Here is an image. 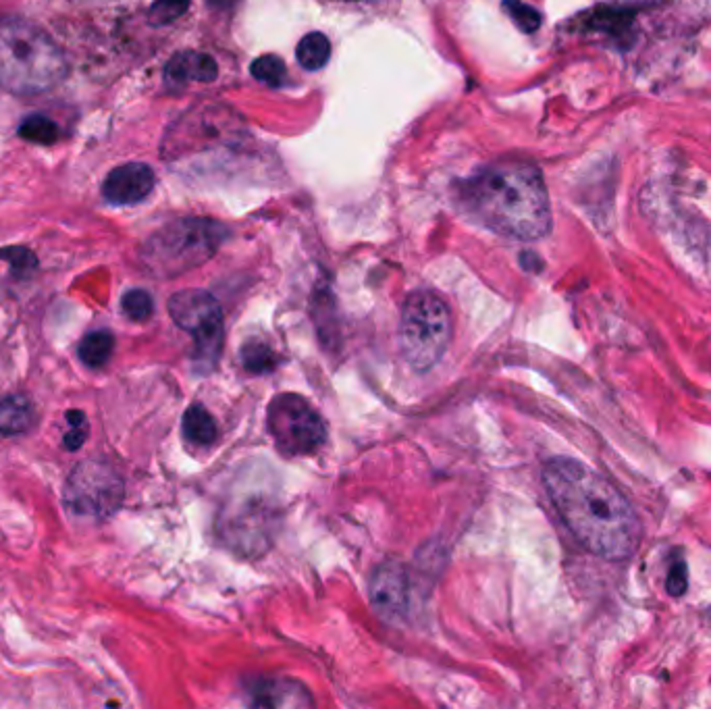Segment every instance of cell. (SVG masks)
Wrapping results in <instances>:
<instances>
[{"label":"cell","instance_id":"obj_3","mask_svg":"<svg viewBox=\"0 0 711 709\" xmlns=\"http://www.w3.org/2000/svg\"><path fill=\"white\" fill-rule=\"evenodd\" d=\"M67 73L61 46L38 25L0 17V90L34 96L55 88Z\"/></svg>","mask_w":711,"mask_h":709},{"label":"cell","instance_id":"obj_8","mask_svg":"<svg viewBox=\"0 0 711 709\" xmlns=\"http://www.w3.org/2000/svg\"><path fill=\"white\" fill-rule=\"evenodd\" d=\"M121 497L123 485L115 470L96 460L77 464L65 485V504L79 516L107 518L117 512Z\"/></svg>","mask_w":711,"mask_h":709},{"label":"cell","instance_id":"obj_23","mask_svg":"<svg viewBox=\"0 0 711 709\" xmlns=\"http://www.w3.org/2000/svg\"><path fill=\"white\" fill-rule=\"evenodd\" d=\"M0 260H5L11 265L15 277H25V275H32V271H36L38 267V258L32 250L28 248H5V250H0Z\"/></svg>","mask_w":711,"mask_h":709},{"label":"cell","instance_id":"obj_25","mask_svg":"<svg viewBox=\"0 0 711 709\" xmlns=\"http://www.w3.org/2000/svg\"><path fill=\"white\" fill-rule=\"evenodd\" d=\"M689 587V570H687V562L684 560H676L670 570H668V579H666V589L670 595L678 597Z\"/></svg>","mask_w":711,"mask_h":709},{"label":"cell","instance_id":"obj_4","mask_svg":"<svg viewBox=\"0 0 711 709\" xmlns=\"http://www.w3.org/2000/svg\"><path fill=\"white\" fill-rule=\"evenodd\" d=\"M225 240V227L210 219H177L158 229L140 250L144 269L171 279L188 273L213 256Z\"/></svg>","mask_w":711,"mask_h":709},{"label":"cell","instance_id":"obj_14","mask_svg":"<svg viewBox=\"0 0 711 709\" xmlns=\"http://www.w3.org/2000/svg\"><path fill=\"white\" fill-rule=\"evenodd\" d=\"M183 435H186L190 443L196 445L215 443L219 437L217 420L204 406L194 404L186 410V414H183Z\"/></svg>","mask_w":711,"mask_h":709},{"label":"cell","instance_id":"obj_16","mask_svg":"<svg viewBox=\"0 0 711 709\" xmlns=\"http://www.w3.org/2000/svg\"><path fill=\"white\" fill-rule=\"evenodd\" d=\"M115 350V337L109 331H94L88 333L82 344H79V358L90 369H100L107 364Z\"/></svg>","mask_w":711,"mask_h":709},{"label":"cell","instance_id":"obj_19","mask_svg":"<svg viewBox=\"0 0 711 709\" xmlns=\"http://www.w3.org/2000/svg\"><path fill=\"white\" fill-rule=\"evenodd\" d=\"M252 75L256 77L258 82L262 84H267V86H273V88H279L287 82V71H285V63L275 57V55H265V57H258L252 67H250Z\"/></svg>","mask_w":711,"mask_h":709},{"label":"cell","instance_id":"obj_11","mask_svg":"<svg viewBox=\"0 0 711 709\" xmlns=\"http://www.w3.org/2000/svg\"><path fill=\"white\" fill-rule=\"evenodd\" d=\"M371 593L375 606L387 616L402 614L408 606V576L398 562H387L373 574Z\"/></svg>","mask_w":711,"mask_h":709},{"label":"cell","instance_id":"obj_20","mask_svg":"<svg viewBox=\"0 0 711 709\" xmlns=\"http://www.w3.org/2000/svg\"><path fill=\"white\" fill-rule=\"evenodd\" d=\"M502 9L518 25V30L526 34H533L541 28V13L535 7L522 3V0H504Z\"/></svg>","mask_w":711,"mask_h":709},{"label":"cell","instance_id":"obj_13","mask_svg":"<svg viewBox=\"0 0 711 709\" xmlns=\"http://www.w3.org/2000/svg\"><path fill=\"white\" fill-rule=\"evenodd\" d=\"M34 425V406L23 396H9L0 402V433L13 437L28 433Z\"/></svg>","mask_w":711,"mask_h":709},{"label":"cell","instance_id":"obj_9","mask_svg":"<svg viewBox=\"0 0 711 709\" xmlns=\"http://www.w3.org/2000/svg\"><path fill=\"white\" fill-rule=\"evenodd\" d=\"M154 171L144 163H127L113 169L102 183V196L117 206L138 204L154 190Z\"/></svg>","mask_w":711,"mask_h":709},{"label":"cell","instance_id":"obj_6","mask_svg":"<svg viewBox=\"0 0 711 709\" xmlns=\"http://www.w3.org/2000/svg\"><path fill=\"white\" fill-rule=\"evenodd\" d=\"M267 425L285 456L314 454L327 439L323 416L296 393H281L269 404Z\"/></svg>","mask_w":711,"mask_h":709},{"label":"cell","instance_id":"obj_10","mask_svg":"<svg viewBox=\"0 0 711 709\" xmlns=\"http://www.w3.org/2000/svg\"><path fill=\"white\" fill-rule=\"evenodd\" d=\"M250 703L256 707H312V695L294 678H258L250 689Z\"/></svg>","mask_w":711,"mask_h":709},{"label":"cell","instance_id":"obj_21","mask_svg":"<svg viewBox=\"0 0 711 709\" xmlns=\"http://www.w3.org/2000/svg\"><path fill=\"white\" fill-rule=\"evenodd\" d=\"M121 308H123L127 319L136 321V323H144L152 317L154 300L146 290H129L121 300Z\"/></svg>","mask_w":711,"mask_h":709},{"label":"cell","instance_id":"obj_24","mask_svg":"<svg viewBox=\"0 0 711 709\" xmlns=\"http://www.w3.org/2000/svg\"><path fill=\"white\" fill-rule=\"evenodd\" d=\"M67 420L71 425V431L63 437V445H65V450L75 452V450L82 448L86 437H88V420L82 410L67 412Z\"/></svg>","mask_w":711,"mask_h":709},{"label":"cell","instance_id":"obj_1","mask_svg":"<svg viewBox=\"0 0 711 709\" xmlns=\"http://www.w3.org/2000/svg\"><path fill=\"white\" fill-rule=\"evenodd\" d=\"M543 485L568 531L593 556L620 562L637 554L641 520L599 472L572 458H553L543 466Z\"/></svg>","mask_w":711,"mask_h":709},{"label":"cell","instance_id":"obj_22","mask_svg":"<svg viewBox=\"0 0 711 709\" xmlns=\"http://www.w3.org/2000/svg\"><path fill=\"white\" fill-rule=\"evenodd\" d=\"M190 9V0H156L148 19L152 25H169Z\"/></svg>","mask_w":711,"mask_h":709},{"label":"cell","instance_id":"obj_5","mask_svg":"<svg viewBox=\"0 0 711 709\" xmlns=\"http://www.w3.org/2000/svg\"><path fill=\"white\" fill-rule=\"evenodd\" d=\"M452 333L450 308L439 296L414 292L406 298L400 319V348L414 371L433 369L450 346Z\"/></svg>","mask_w":711,"mask_h":709},{"label":"cell","instance_id":"obj_15","mask_svg":"<svg viewBox=\"0 0 711 709\" xmlns=\"http://www.w3.org/2000/svg\"><path fill=\"white\" fill-rule=\"evenodd\" d=\"M331 57V42L321 32H310L304 36L296 48V59L302 69L319 71L329 63Z\"/></svg>","mask_w":711,"mask_h":709},{"label":"cell","instance_id":"obj_7","mask_svg":"<svg viewBox=\"0 0 711 709\" xmlns=\"http://www.w3.org/2000/svg\"><path fill=\"white\" fill-rule=\"evenodd\" d=\"M169 314L177 327L194 337L196 362L204 371L217 364L223 350V310L204 290H183L169 300Z\"/></svg>","mask_w":711,"mask_h":709},{"label":"cell","instance_id":"obj_2","mask_svg":"<svg viewBox=\"0 0 711 709\" xmlns=\"http://www.w3.org/2000/svg\"><path fill=\"white\" fill-rule=\"evenodd\" d=\"M462 202L487 229L533 242L551 231V206L543 175L529 163H499L462 186Z\"/></svg>","mask_w":711,"mask_h":709},{"label":"cell","instance_id":"obj_12","mask_svg":"<svg viewBox=\"0 0 711 709\" xmlns=\"http://www.w3.org/2000/svg\"><path fill=\"white\" fill-rule=\"evenodd\" d=\"M219 77L217 61L202 52H179L165 67V82L169 86H186L190 82L210 84Z\"/></svg>","mask_w":711,"mask_h":709},{"label":"cell","instance_id":"obj_17","mask_svg":"<svg viewBox=\"0 0 711 709\" xmlns=\"http://www.w3.org/2000/svg\"><path fill=\"white\" fill-rule=\"evenodd\" d=\"M19 136L32 144L50 146L61 140V127L44 115H30L21 121Z\"/></svg>","mask_w":711,"mask_h":709},{"label":"cell","instance_id":"obj_18","mask_svg":"<svg viewBox=\"0 0 711 709\" xmlns=\"http://www.w3.org/2000/svg\"><path fill=\"white\" fill-rule=\"evenodd\" d=\"M242 362L248 373L265 375L271 373L277 366V354L262 341H248L242 350Z\"/></svg>","mask_w":711,"mask_h":709},{"label":"cell","instance_id":"obj_26","mask_svg":"<svg viewBox=\"0 0 711 709\" xmlns=\"http://www.w3.org/2000/svg\"><path fill=\"white\" fill-rule=\"evenodd\" d=\"M520 262H522V267H524L526 271H533V273L541 271V267H543L541 258H539L535 252H524V254L520 256Z\"/></svg>","mask_w":711,"mask_h":709}]
</instances>
